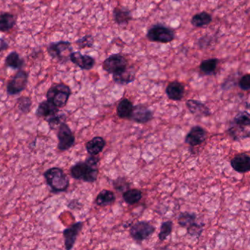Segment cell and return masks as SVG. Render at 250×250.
Here are the masks:
<instances>
[{
	"instance_id": "obj_9",
	"label": "cell",
	"mask_w": 250,
	"mask_h": 250,
	"mask_svg": "<svg viewBox=\"0 0 250 250\" xmlns=\"http://www.w3.org/2000/svg\"><path fill=\"white\" fill-rule=\"evenodd\" d=\"M127 60L120 54H114L104 60L103 68L111 74L119 73L127 67Z\"/></svg>"
},
{
	"instance_id": "obj_34",
	"label": "cell",
	"mask_w": 250,
	"mask_h": 250,
	"mask_svg": "<svg viewBox=\"0 0 250 250\" xmlns=\"http://www.w3.org/2000/svg\"><path fill=\"white\" fill-rule=\"evenodd\" d=\"M79 48H92L94 45V38L92 35H86L76 41Z\"/></svg>"
},
{
	"instance_id": "obj_8",
	"label": "cell",
	"mask_w": 250,
	"mask_h": 250,
	"mask_svg": "<svg viewBox=\"0 0 250 250\" xmlns=\"http://www.w3.org/2000/svg\"><path fill=\"white\" fill-rule=\"evenodd\" d=\"M57 138H58L57 148L61 151H68L75 145V142H76V138L73 132L65 122H63L58 128Z\"/></svg>"
},
{
	"instance_id": "obj_29",
	"label": "cell",
	"mask_w": 250,
	"mask_h": 250,
	"mask_svg": "<svg viewBox=\"0 0 250 250\" xmlns=\"http://www.w3.org/2000/svg\"><path fill=\"white\" fill-rule=\"evenodd\" d=\"M229 134L234 139H242L250 137V132H247L243 126L235 124L229 129Z\"/></svg>"
},
{
	"instance_id": "obj_3",
	"label": "cell",
	"mask_w": 250,
	"mask_h": 250,
	"mask_svg": "<svg viewBox=\"0 0 250 250\" xmlns=\"http://www.w3.org/2000/svg\"><path fill=\"white\" fill-rule=\"evenodd\" d=\"M71 89L64 83L55 84L48 89L46 98L58 108L65 107L71 95Z\"/></svg>"
},
{
	"instance_id": "obj_2",
	"label": "cell",
	"mask_w": 250,
	"mask_h": 250,
	"mask_svg": "<svg viewBox=\"0 0 250 250\" xmlns=\"http://www.w3.org/2000/svg\"><path fill=\"white\" fill-rule=\"evenodd\" d=\"M43 177L51 192L60 193L66 192L70 186V181L62 169L58 167H51L44 172Z\"/></svg>"
},
{
	"instance_id": "obj_26",
	"label": "cell",
	"mask_w": 250,
	"mask_h": 250,
	"mask_svg": "<svg viewBox=\"0 0 250 250\" xmlns=\"http://www.w3.org/2000/svg\"><path fill=\"white\" fill-rule=\"evenodd\" d=\"M219 60L217 58L207 59L201 62L200 65V70L205 75H212L215 73Z\"/></svg>"
},
{
	"instance_id": "obj_28",
	"label": "cell",
	"mask_w": 250,
	"mask_h": 250,
	"mask_svg": "<svg viewBox=\"0 0 250 250\" xmlns=\"http://www.w3.org/2000/svg\"><path fill=\"white\" fill-rule=\"evenodd\" d=\"M196 214L194 213L182 212L177 218V222L179 226L182 227L188 228L195 223Z\"/></svg>"
},
{
	"instance_id": "obj_37",
	"label": "cell",
	"mask_w": 250,
	"mask_h": 250,
	"mask_svg": "<svg viewBox=\"0 0 250 250\" xmlns=\"http://www.w3.org/2000/svg\"><path fill=\"white\" fill-rule=\"evenodd\" d=\"M9 48L8 43L4 38H0V53L6 51Z\"/></svg>"
},
{
	"instance_id": "obj_32",
	"label": "cell",
	"mask_w": 250,
	"mask_h": 250,
	"mask_svg": "<svg viewBox=\"0 0 250 250\" xmlns=\"http://www.w3.org/2000/svg\"><path fill=\"white\" fill-rule=\"evenodd\" d=\"M66 115L64 114H54V115L51 116L47 119V122H48V126H49L51 130H55V129H58L60 127V125L65 122Z\"/></svg>"
},
{
	"instance_id": "obj_24",
	"label": "cell",
	"mask_w": 250,
	"mask_h": 250,
	"mask_svg": "<svg viewBox=\"0 0 250 250\" xmlns=\"http://www.w3.org/2000/svg\"><path fill=\"white\" fill-rule=\"evenodd\" d=\"M115 201V195L112 191L104 189L97 196L95 204L99 206L104 207L114 204Z\"/></svg>"
},
{
	"instance_id": "obj_7",
	"label": "cell",
	"mask_w": 250,
	"mask_h": 250,
	"mask_svg": "<svg viewBox=\"0 0 250 250\" xmlns=\"http://www.w3.org/2000/svg\"><path fill=\"white\" fill-rule=\"evenodd\" d=\"M155 230V227L148 222L139 221L131 226L129 234L134 240L142 242L151 237Z\"/></svg>"
},
{
	"instance_id": "obj_36",
	"label": "cell",
	"mask_w": 250,
	"mask_h": 250,
	"mask_svg": "<svg viewBox=\"0 0 250 250\" xmlns=\"http://www.w3.org/2000/svg\"><path fill=\"white\" fill-rule=\"evenodd\" d=\"M239 85L241 89L243 91H250V73L244 75L239 82Z\"/></svg>"
},
{
	"instance_id": "obj_25",
	"label": "cell",
	"mask_w": 250,
	"mask_h": 250,
	"mask_svg": "<svg viewBox=\"0 0 250 250\" xmlns=\"http://www.w3.org/2000/svg\"><path fill=\"white\" fill-rule=\"evenodd\" d=\"M212 22V17L206 11L201 12L192 16L191 23L195 27H204L208 26Z\"/></svg>"
},
{
	"instance_id": "obj_6",
	"label": "cell",
	"mask_w": 250,
	"mask_h": 250,
	"mask_svg": "<svg viewBox=\"0 0 250 250\" xmlns=\"http://www.w3.org/2000/svg\"><path fill=\"white\" fill-rule=\"evenodd\" d=\"M28 81H29V73L21 69L7 83V88H6L7 93L9 95H16L20 94L27 87Z\"/></svg>"
},
{
	"instance_id": "obj_20",
	"label": "cell",
	"mask_w": 250,
	"mask_h": 250,
	"mask_svg": "<svg viewBox=\"0 0 250 250\" xmlns=\"http://www.w3.org/2000/svg\"><path fill=\"white\" fill-rule=\"evenodd\" d=\"M16 16L8 12L0 13V32H8L16 26Z\"/></svg>"
},
{
	"instance_id": "obj_10",
	"label": "cell",
	"mask_w": 250,
	"mask_h": 250,
	"mask_svg": "<svg viewBox=\"0 0 250 250\" xmlns=\"http://www.w3.org/2000/svg\"><path fill=\"white\" fill-rule=\"evenodd\" d=\"M83 222H78L71 225L69 227L63 230L64 239V248L67 250H72L77 240L78 236L83 228Z\"/></svg>"
},
{
	"instance_id": "obj_5",
	"label": "cell",
	"mask_w": 250,
	"mask_h": 250,
	"mask_svg": "<svg viewBox=\"0 0 250 250\" xmlns=\"http://www.w3.org/2000/svg\"><path fill=\"white\" fill-rule=\"evenodd\" d=\"M146 37L152 42L168 44L174 40L175 34L170 28L162 24L151 26L146 33Z\"/></svg>"
},
{
	"instance_id": "obj_18",
	"label": "cell",
	"mask_w": 250,
	"mask_h": 250,
	"mask_svg": "<svg viewBox=\"0 0 250 250\" xmlns=\"http://www.w3.org/2000/svg\"><path fill=\"white\" fill-rule=\"evenodd\" d=\"M59 109L60 108L56 107L51 101L45 100L40 103L35 112V114L38 117H49L59 113Z\"/></svg>"
},
{
	"instance_id": "obj_15",
	"label": "cell",
	"mask_w": 250,
	"mask_h": 250,
	"mask_svg": "<svg viewBox=\"0 0 250 250\" xmlns=\"http://www.w3.org/2000/svg\"><path fill=\"white\" fill-rule=\"evenodd\" d=\"M185 86L178 81L170 82L166 88V92L169 99L172 101H181L185 95Z\"/></svg>"
},
{
	"instance_id": "obj_17",
	"label": "cell",
	"mask_w": 250,
	"mask_h": 250,
	"mask_svg": "<svg viewBox=\"0 0 250 250\" xmlns=\"http://www.w3.org/2000/svg\"><path fill=\"white\" fill-rule=\"evenodd\" d=\"M186 106L189 111L195 116H209L211 113L210 109L201 101L189 99L186 101Z\"/></svg>"
},
{
	"instance_id": "obj_14",
	"label": "cell",
	"mask_w": 250,
	"mask_h": 250,
	"mask_svg": "<svg viewBox=\"0 0 250 250\" xmlns=\"http://www.w3.org/2000/svg\"><path fill=\"white\" fill-rule=\"evenodd\" d=\"M230 165L238 173H248L250 171V157L246 154H238L232 159Z\"/></svg>"
},
{
	"instance_id": "obj_22",
	"label": "cell",
	"mask_w": 250,
	"mask_h": 250,
	"mask_svg": "<svg viewBox=\"0 0 250 250\" xmlns=\"http://www.w3.org/2000/svg\"><path fill=\"white\" fill-rule=\"evenodd\" d=\"M24 60L19 55L17 51H11L6 57L4 64L7 67L14 70H21L24 66Z\"/></svg>"
},
{
	"instance_id": "obj_4",
	"label": "cell",
	"mask_w": 250,
	"mask_h": 250,
	"mask_svg": "<svg viewBox=\"0 0 250 250\" xmlns=\"http://www.w3.org/2000/svg\"><path fill=\"white\" fill-rule=\"evenodd\" d=\"M47 51L50 57L62 63L70 60V54L73 52L71 43L69 41H60L51 43L47 47Z\"/></svg>"
},
{
	"instance_id": "obj_23",
	"label": "cell",
	"mask_w": 250,
	"mask_h": 250,
	"mask_svg": "<svg viewBox=\"0 0 250 250\" xmlns=\"http://www.w3.org/2000/svg\"><path fill=\"white\" fill-rule=\"evenodd\" d=\"M134 105L127 98H123L119 102L117 107V114L120 118L129 119Z\"/></svg>"
},
{
	"instance_id": "obj_31",
	"label": "cell",
	"mask_w": 250,
	"mask_h": 250,
	"mask_svg": "<svg viewBox=\"0 0 250 250\" xmlns=\"http://www.w3.org/2000/svg\"><path fill=\"white\" fill-rule=\"evenodd\" d=\"M173 226V222L170 221V220L163 222L160 226V233H158L159 240L161 242L166 240V239L171 234Z\"/></svg>"
},
{
	"instance_id": "obj_16",
	"label": "cell",
	"mask_w": 250,
	"mask_h": 250,
	"mask_svg": "<svg viewBox=\"0 0 250 250\" xmlns=\"http://www.w3.org/2000/svg\"><path fill=\"white\" fill-rule=\"evenodd\" d=\"M136 70L133 67H126L119 73L113 74V79L119 85H125L131 83L135 79Z\"/></svg>"
},
{
	"instance_id": "obj_19",
	"label": "cell",
	"mask_w": 250,
	"mask_h": 250,
	"mask_svg": "<svg viewBox=\"0 0 250 250\" xmlns=\"http://www.w3.org/2000/svg\"><path fill=\"white\" fill-rule=\"evenodd\" d=\"M106 142L101 136H95L86 144V150L91 156H98L104 151Z\"/></svg>"
},
{
	"instance_id": "obj_13",
	"label": "cell",
	"mask_w": 250,
	"mask_h": 250,
	"mask_svg": "<svg viewBox=\"0 0 250 250\" xmlns=\"http://www.w3.org/2000/svg\"><path fill=\"white\" fill-rule=\"evenodd\" d=\"M153 118L152 111L142 104L134 106L129 119L138 123H146Z\"/></svg>"
},
{
	"instance_id": "obj_33",
	"label": "cell",
	"mask_w": 250,
	"mask_h": 250,
	"mask_svg": "<svg viewBox=\"0 0 250 250\" xmlns=\"http://www.w3.org/2000/svg\"><path fill=\"white\" fill-rule=\"evenodd\" d=\"M234 123L243 127L250 126V113L247 111L238 113L234 117Z\"/></svg>"
},
{
	"instance_id": "obj_35",
	"label": "cell",
	"mask_w": 250,
	"mask_h": 250,
	"mask_svg": "<svg viewBox=\"0 0 250 250\" xmlns=\"http://www.w3.org/2000/svg\"><path fill=\"white\" fill-rule=\"evenodd\" d=\"M188 230V234L190 236H194V237H199L202 233L203 230H204V225L198 224V223H195L189 226V227L187 228Z\"/></svg>"
},
{
	"instance_id": "obj_11",
	"label": "cell",
	"mask_w": 250,
	"mask_h": 250,
	"mask_svg": "<svg viewBox=\"0 0 250 250\" xmlns=\"http://www.w3.org/2000/svg\"><path fill=\"white\" fill-rule=\"evenodd\" d=\"M207 137V132L201 126L192 127L185 137V142L190 146L195 147L201 145Z\"/></svg>"
},
{
	"instance_id": "obj_27",
	"label": "cell",
	"mask_w": 250,
	"mask_h": 250,
	"mask_svg": "<svg viewBox=\"0 0 250 250\" xmlns=\"http://www.w3.org/2000/svg\"><path fill=\"white\" fill-rule=\"evenodd\" d=\"M123 198L128 205H134L138 204L142 199V192L139 189H129L123 193Z\"/></svg>"
},
{
	"instance_id": "obj_1",
	"label": "cell",
	"mask_w": 250,
	"mask_h": 250,
	"mask_svg": "<svg viewBox=\"0 0 250 250\" xmlns=\"http://www.w3.org/2000/svg\"><path fill=\"white\" fill-rule=\"evenodd\" d=\"M100 159L96 156H89L83 161H79L70 168V176L76 180L86 183H94L98 179V163Z\"/></svg>"
},
{
	"instance_id": "obj_30",
	"label": "cell",
	"mask_w": 250,
	"mask_h": 250,
	"mask_svg": "<svg viewBox=\"0 0 250 250\" xmlns=\"http://www.w3.org/2000/svg\"><path fill=\"white\" fill-rule=\"evenodd\" d=\"M32 104V99L30 97L28 96L20 97L18 98L17 102H16L18 110L23 114L30 113Z\"/></svg>"
},
{
	"instance_id": "obj_21",
	"label": "cell",
	"mask_w": 250,
	"mask_h": 250,
	"mask_svg": "<svg viewBox=\"0 0 250 250\" xmlns=\"http://www.w3.org/2000/svg\"><path fill=\"white\" fill-rule=\"evenodd\" d=\"M114 19L117 24L126 25L132 19L131 12L124 7H117L114 10Z\"/></svg>"
},
{
	"instance_id": "obj_12",
	"label": "cell",
	"mask_w": 250,
	"mask_h": 250,
	"mask_svg": "<svg viewBox=\"0 0 250 250\" xmlns=\"http://www.w3.org/2000/svg\"><path fill=\"white\" fill-rule=\"evenodd\" d=\"M70 60L82 70H91L95 65V60L93 57L86 54L83 55L80 51L72 52L70 54Z\"/></svg>"
}]
</instances>
